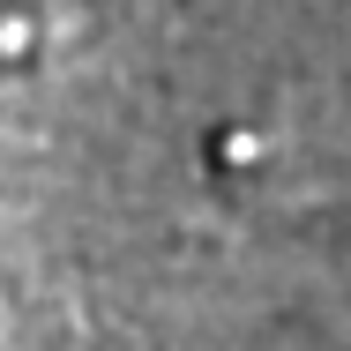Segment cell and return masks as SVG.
<instances>
[{
    "label": "cell",
    "mask_w": 351,
    "mask_h": 351,
    "mask_svg": "<svg viewBox=\"0 0 351 351\" xmlns=\"http://www.w3.org/2000/svg\"><path fill=\"white\" fill-rule=\"evenodd\" d=\"M38 60H45V8L38 0H8L0 8V68L30 75Z\"/></svg>",
    "instance_id": "1"
},
{
    "label": "cell",
    "mask_w": 351,
    "mask_h": 351,
    "mask_svg": "<svg viewBox=\"0 0 351 351\" xmlns=\"http://www.w3.org/2000/svg\"><path fill=\"white\" fill-rule=\"evenodd\" d=\"M202 157H210V172H224V180H247V172L269 165V135L247 128V120H224V128L202 135Z\"/></svg>",
    "instance_id": "2"
}]
</instances>
